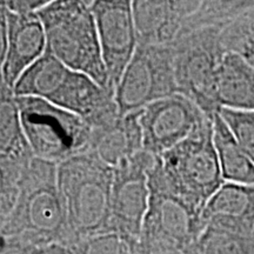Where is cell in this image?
<instances>
[{
    "label": "cell",
    "instance_id": "6",
    "mask_svg": "<svg viewBox=\"0 0 254 254\" xmlns=\"http://www.w3.org/2000/svg\"><path fill=\"white\" fill-rule=\"evenodd\" d=\"M34 157L60 164L90 147L91 128L78 116L44 99L15 97Z\"/></svg>",
    "mask_w": 254,
    "mask_h": 254
},
{
    "label": "cell",
    "instance_id": "9",
    "mask_svg": "<svg viewBox=\"0 0 254 254\" xmlns=\"http://www.w3.org/2000/svg\"><path fill=\"white\" fill-rule=\"evenodd\" d=\"M213 118L183 94L154 101L140 112L144 150L161 157Z\"/></svg>",
    "mask_w": 254,
    "mask_h": 254
},
{
    "label": "cell",
    "instance_id": "24",
    "mask_svg": "<svg viewBox=\"0 0 254 254\" xmlns=\"http://www.w3.org/2000/svg\"><path fill=\"white\" fill-rule=\"evenodd\" d=\"M135 254H196L194 246H184L157 238L141 237L135 246Z\"/></svg>",
    "mask_w": 254,
    "mask_h": 254
},
{
    "label": "cell",
    "instance_id": "7",
    "mask_svg": "<svg viewBox=\"0 0 254 254\" xmlns=\"http://www.w3.org/2000/svg\"><path fill=\"white\" fill-rule=\"evenodd\" d=\"M178 93L172 47L138 44L116 90L122 116Z\"/></svg>",
    "mask_w": 254,
    "mask_h": 254
},
{
    "label": "cell",
    "instance_id": "19",
    "mask_svg": "<svg viewBox=\"0 0 254 254\" xmlns=\"http://www.w3.org/2000/svg\"><path fill=\"white\" fill-rule=\"evenodd\" d=\"M71 68L57 59L50 51L25 71L15 82V97L38 98L49 101L67 78Z\"/></svg>",
    "mask_w": 254,
    "mask_h": 254
},
{
    "label": "cell",
    "instance_id": "13",
    "mask_svg": "<svg viewBox=\"0 0 254 254\" xmlns=\"http://www.w3.org/2000/svg\"><path fill=\"white\" fill-rule=\"evenodd\" d=\"M34 158L25 135L14 92L0 81V186L17 187Z\"/></svg>",
    "mask_w": 254,
    "mask_h": 254
},
{
    "label": "cell",
    "instance_id": "11",
    "mask_svg": "<svg viewBox=\"0 0 254 254\" xmlns=\"http://www.w3.org/2000/svg\"><path fill=\"white\" fill-rule=\"evenodd\" d=\"M148 187L150 204L141 237L157 238L184 246L196 245L205 228L201 212L161 187Z\"/></svg>",
    "mask_w": 254,
    "mask_h": 254
},
{
    "label": "cell",
    "instance_id": "23",
    "mask_svg": "<svg viewBox=\"0 0 254 254\" xmlns=\"http://www.w3.org/2000/svg\"><path fill=\"white\" fill-rule=\"evenodd\" d=\"M219 114L254 164V112L220 109Z\"/></svg>",
    "mask_w": 254,
    "mask_h": 254
},
{
    "label": "cell",
    "instance_id": "8",
    "mask_svg": "<svg viewBox=\"0 0 254 254\" xmlns=\"http://www.w3.org/2000/svg\"><path fill=\"white\" fill-rule=\"evenodd\" d=\"M158 158L141 150L113 168L110 232L133 241L140 240L150 204L148 173Z\"/></svg>",
    "mask_w": 254,
    "mask_h": 254
},
{
    "label": "cell",
    "instance_id": "15",
    "mask_svg": "<svg viewBox=\"0 0 254 254\" xmlns=\"http://www.w3.org/2000/svg\"><path fill=\"white\" fill-rule=\"evenodd\" d=\"M140 112L117 117L104 125L91 128V153L107 166L119 164L144 150L140 126Z\"/></svg>",
    "mask_w": 254,
    "mask_h": 254
},
{
    "label": "cell",
    "instance_id": "1",
    "mask_svg": "<svg viewBox=\"0 0 254 254\" xmlns=\"http://www.w3.org/2000/svg\"><path fill=\"white\" fill-rule=\"evenodd\" d=\"M0 238L30 247L72 245L67 213L58 185V164L34 158L25 171L11 214L0 221Z\"/></svg>",
    "mask_w": 254,
    "mask_h": 254
},
{
    "label": "cell",
    "instance_id": "2",
    "mask_svg": "<svg viewBox=\"0 0 254 254\" xmlns=\"http://www.w3.org/2000/svg\"><path fill=\"white\" fill-rule=\"evenodd\" d=\"M213 119L159 157L148 173V185L168 190L201 213L225 184L213 141Z\"/></svg>",
    "mask_w": 254,
    "mask_h": 254
},
{
    "label": "cell",
    "instance_id": "17",
    "mask_svg": "<svg viewBox=\"0 0 254 254\" xmlns=\"http://www.w3.org/2000/svg\"><path fill=\"white\" fill-rule=\"evenodd\" d=\"M196 254H254V218L205 225Z\"/></svg>",
    "mask_w": 254,
    "mask_h": 254
},
{
    "label": "cell",
    "instance_id": "12",
    "mask_svg": "<svg viewBox=\"0 0 254 254\" xmlns=\"http://www.w3.org/2000/svg\"><path fill=\"white\" fill-rule=\"evenodd\" d=\"M200 0H134L133 15L141 45H172L182 36Z\"/></svg>",
    "mask_w": 254,
    "mask_h": 254
},
{
    "label": "cell",
    "instance_id": "22",
    "mask_svg": "<svg viewBox=\"0 0 254 254\" xmlns=\"http://www.w3.org/2000/svg\"><path fill=\"white\" fill-rule=\"evenodd\" d=\"M136 244L118 233L106 232L75 241L69 247L74 254H135Z\"/></svg>",
    "mask_w": 254,
    "mask_h": 254
},
{
    "label": "cell",
    "instance_id": "14",
    "mask_svg": "<svg viewBox=\"0 0 254 254\" xmlns=\"http://www.w3.org/2000/svg\"><path fill=\"white\" fill-rule=\"evenodd\" d=\"M4 9L7 20V46L0 63L2 82L13 90L21 74L46 51L45 28L38 13L18 14Z\"/></svg>",
    "mask_w": 254,
    "mask_h": 254
},
{
    "label": "cell",
    "instance_id": "27",
    "mask_svg": "<svg viewBox=\"0 0 254 254\" xmlns=\"http://www.w3.org/2000/svg\"><path fill=\"white\" fill-rule=\"evenodd\" d=\"M32 254H74L72 249L65 244L52 243L32 249Z\"/></svg>",
    "mask_w": 254,
    "mask_h": 254
},
{
    "label": "cell",
    "instance_id": "16",
    "mask_svg": "<svg viewBox=\"0 0 254 254\" xmlns=\"http://www.w3.org/2000/svg\"><path fill=\"white\" fill-rule=\"evenodd\" d=\"M220 109L254 112V68L236 53L226 52L217 73Z\"/></svg>",
    "mask_w": 254,
    "mask_h": 254
},
{
    "label": "cell",
    "instance_id": "20",
    "mask_svg": "<svg viewBox=\"0 0 254 254\" xmlns=\"http://www.w3.org/2000/svg\"><path fill=\"white\" fill-rule=\"evenodd\" d=\"M204 226L211 221H240L254 218V186L225 183L202 211Z\"/></svg>",
    "mask_w": 254,
    "mask_h": 254
},
{
    "label": "cell",
    "instance_id": "4",
    "mask_svg": "<svg viewBox=\"0 0 254 254\" xmlns=\"http://www.w3.org/2000/svg\"><path fill=\"white\" fill-rule=\"evenodd\" d=\"M114 170L91 153L58 164V185L75 241L110 232Z\"/></svg>",
    "mask_w": 254,
    "mask_h": 254
},
{
    "label": "cell",
    "instance_id": "10",
    "mask_svg": "<svg viewBox=\"0 0 254 254\" xmlns=\"http://www.w3.org/2000/svg\"><path fill=\"white\" fill-rule=\"evenodd\" d=\"M109 90L116 95L120 79L138 47V36L129 0H95L92 1Z\"/></svg>",
    "mask_w": 254,
    "mask_h": 254
},
{
    "label": "cell",
    "instance_id": "21",
    "mask_svg": "<svg viewBox=\"0 0 254 254\" xmlns=\"http://www.w3.org/2000/svg\"><path fill=\"white\" fill-rule=\"evenodd\" d=\"M225 52L236 53L254 68V1L246 5L221 31Z\"/></svg>",
    "mask_w": 254,
    "mask_h": 254
},
{
    "label": "cell",
    "instance_id": "25",
    "mask_svg": "<svg viewBox=\"0 0 254 254\" xmlns=\"http://www.w3.org/2000/svg\"><path fill=\"white\" fill-rule=\"evenodd\" d=\"M49 4L45 0H12V1H4L2 0L0 5L5 7L7 11L18 14H31L38 13V11Z\"/></svg>",
    "mask_w": 254,
    "mask_h": 254
},
{
    "label": "cell",
    "instance_id": "5",
    "mask_svg": "<svg viewBox=\"0 0 254 254\" xmlns=\"http://www.w3.org/2000/svg\"><path fill=\"white\" fill-rule=\"evenodd\" d=\"M226 25L199 27L170 45L178 93L192 100L211 118L220 110L217 100V73L226 53L220 40Z\"/></svg>",
    "mask_w": 254,
    "mask_h": 254
},
{
    "label": "cell",
    "instance_id": "18",
    "mask_svg": "<svg viewBox=\"0 0 254 254\" xmlns=\"http://www.w3.org/2000/svg\"><path fill=\"white\" fill-rule=\"evenodd\" d=\"M213 141L225 183L254 186V164L241 148L219 112L213 119Z\"/></svg>",
    "mask_w": 254,
    "mask_h": 254
},
{
    "label": "cell",
    "instance_id": "26",
    "mask_svg": "<svg viewBox=\"0 0 254 254\" xmlns=\"http://www.w3.org/2000/svg\"><path fill=\"white\" fill-rule=\"evenodd\" d=\"M32 249L20 241L5 239L1 238V244H0V254H32Z\"/></svg>",
    "mask_w": 254,
    "mask_h": 254
},
{
    "label": "cell",
    "instance_id": "3",
    "mask_svg": "<svg viewBox=\"0 0 254 254\" xmlns=\"http://www.w3.org/2000/svg\"><path fill=\"white\" fill-rule=\"evenodd\" d=\"M92 1L56 0L38 11L45 28L46 50L75 72L109 90ZM110 91V90H109Z\"/></svg>",
    "mask_w": 254,
    "mask_h": 254
}]
</instances>
